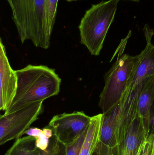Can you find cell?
I'll list each match as a JSON object with an SVG mask.
<instances>
[{
    "instance_id": "1",
    "label": "cell",
    "mask_w": 154,
    "mask_h": 155,
    "mask_svg": "<svg viewBox=\"0 0 154 155\" xmlns=\"http://www.w3.org/2000/svg\"><path fill=\"white\" fill-rule=\"evenodd\" d=\"M16 93L4 114H11L38 102L58 95L61 80L54 69L45 65L29 64L15 71Z\"/></svg>"
},
{
    "instance_id": "2",
    "label": "cell",
    "mask_w": 154,
    "mask_h": 155,
    "mask_svg": "<svg viewBox=\"0 0 154 155\" xmlns=\"http://www.w3.org/2000/svg\"><path fill=\"white\" fill-rule=\"evenodd\" d=\"M22 43L27 40L34 46L48 49L51 36L45 12V0H6Z\"/></svg>"
},
{
    "instance_id": "3",
    "label": "cell",
    "mask_w": 154,
    "mask_h": 155,
    "mask_svg": "<svg viewBox=\"0 0 154 155\" xmlns=\"http://www.w3.org/2000/svg\"><path fill=\"white\" fill-rule=\"evenodd\" d=\"M119 0L102 1L87 10L79 25L80 43L90 53L98 56L113 22Z\"/></svg>"
},
{
    "instance_id": "4",
    "label": "cell",
    "mask_w": 154,
    "mask_h": 155,
    "mask_svg": "<svg viewBox=\"0 0 154 155\" xmlns=\"http://www.w3.org/2000/svg\"><path fill=\"white\" fill-rule=\"evenodd\" d=\"M142 85L141 82L136 87L125 103H120L121 109L117 146L118 155H136L143 139L146 137L137 108Z\"/></svg>"
},
{
    "instance_id": "5",
    "label": "cell",
    "mask_w": 154,
    "mask_h": 155,
    "mask_svg": "<svg viewBox=\"0 0 154 155\" xmlns=\"http://www.w3.org/2000/svg\"><path fill=\"white\" fill-rule=\"evenodd\" d=\"M136 56L120 54L105 76V84L99 96V106L103 113L121 100L126 89L134 66Z\"/></svg>"
},
{
    "instance_id": "6",
    "label": "cell",
    "mask_w": 154,
    "mask_h": 155,
    "mask_svg": "<svg viewBox=\"0 0 154 155\" xmlns=\"http://www.w3.org/2000/svg\"><path fill=\"white\" fill-rule=\"evenodd\" d=\"M43 102L31 104L11 114L1 115L0 145L19 139L43 113Z\"/></svg>"
},
{
    "instance_id": "7",
    "label": "cell",
    "mask_w": 154,
    "mask_h": 155,
    "mask_svg": "<svg viewBox=\"0 0 154 155\" xmlns=\"http://www.w3.org/2000/svg\"><path fill=\"white\" fill-rule=\"evenodd\" d=\"M91 117L82 111L63 113L54 116L48 127L59 142L69 146L87 130Z\"/></svg>"
},
{
    "instance_id": "8",
    "label": "cell",
    "mask_w": 154,
    "mask_h": 155,
    "mask_svg": "<svg viewBox=\"0 0 154 155\" xmlns=\"http://www.w3.org/2000/svg\"><path fill=\"white\" fill-rule=\"evenodd\" d=\"M146 39V46L142 52L136 55L135 62L126 89L122 97L127 98L143 80L154 75V45L151 42L153 31L148 25L143 29Z\"/></svg>"
},
{
    "instance_id": "9",
    "label": "cell",
    "mask_w": 154,
    "mask_h": 155,
    "mask_svg": "<svg viewBox=\"0 0 154 155\" xmlns=\"http://www.w3.org/2000/svg\"><path fill=\"white\" fill-rule=\"evenodd\" d=\"M121 105L120 101L108 111L103 113L100 139L97 151L100 155H108L118 145Z\"/></svg>"
},
{
    "instance_id": "10",
    "label": "cell",
    "mask_w": 154,
    "mask_h": 155,
    "mask_svg": "<svg viewBox=\"0 0 154 155\" xmlns=\"http://www.w3.org/2000/svg\"><path fill=\"white\" fill-rule=\"evenodd\" d=\"M17 87V77L9 63L5 47L0 41V110L5 112L12 101Z\"/></svg>"
},
{
    "instance_id": "11",
    "label": "cell",
    "mask_w": 154,
    "mask_h": 155,
    "mask_svg": "<svg viewBox=\"0 0 154 155\" xmlns=\"http://www.w3.org/2000/svg\"><path fill=\"white\" fill-rule=\"evenodd\" d=\"M154 100V75L142 83L138 99V113L142 119L146 137L148 135L151 111Z\"/></svg>"
},
{
    "instance_id": "12",
    "label": "cell",
    "mask_w": 154,
    "mask_h": 155,
    "mask_svg": "<svg viewBox=\"0 0 154 155\" xmlns=\"http://www.w3.org/2000/svg\"><path fill=\"white\" fill-rule=\"evenodd\" d=\"M103 114L91 117L86 138L79 155H92L96 151L100 139Z\"/></svg>"
},
{
    "instance_id": "13",
    "label": "cell",
    "mask_w": 154,
    "mask_h": 155,
    "mask_svg": "<svg viewBox=\"0 0 154 155\" xmlns=\"http://www.w3.org/2000/svg\"><path fill=\"white\" fill-rule=\"evenodd\" d=\"M35 137H32L24 151V155H66L67 147L53 135L47 149L42 150L35 146Z\"/></svg>"
},
{
    "instance_id": "14",
    "label": "cell",
    "mask_w": 154,
    "mask_h": 155,
    "mask_svg": "<svg viewBox=\"0 0 154 155\" xmlns=\"http://www.w3.org/2000/svg\"><path fill=\"white\" fill-rule=\"evenodd\" d=\"M58 0H45V12L46 21L50 32L52 34L55 23Z\"/></svg>"
},
{
    "instance_id": "15",
    "label": "cell",
    "mask_w": 154,
    "mask_h": 155,
    "mask_svg": "<svg viewBox=\"0 0 154 155\" xmlns=\"http://www.w3.org/2000/svg\"><path fill=\"white\" fill-rule=\"evenodd\" d=\"M32 136H27L17 139L5 155H24V151Z\"/></svg>"
},
{
    "instance_id": "16",
    "label": "cell",
    "mask_w": 154,
    "mask_h": 155,
    "mask_svg": "<svg viewBox=\"0 0 154 155\" xmlns=\"http://www.w3.org/2000/svg\"><path fill=\"white\" fill-rule=\"evenodd\" d=\"M136 155H154V131L143 139Z\"/></svg>"
},
{
    "instance_id": "17",
    "label": "cell",
    "mask_w": 154,
    "mask_h": 155,
    "mask_svg": "<svg viewBox=\"0 0 154 155\" xmlns=\"http://www.w3.org/2000/svg\"><path fill=\"white\" fill-rule=\"evenodd\" d=\"M87 130L85 131L76 140V142L69 146L67 147L66 155H79L81 147L86 138Z\"/></svg>"
},
{
    "instance_id": "18",
    "label": "cell",
    "mask_w": 154,
    "mask_h": 155,
    "mask_svg": "<svg viewBox=\"0 0 154 155\" xmlns=\"http://www.w3.org/2000/svg\"><path fill=\"white\" fill-rule=\"evenodd\" d=\"M154 131V114L151 115L149 120L148 134Z\"/></svg>"
},
{
    "instance_id": "19",
    "label": "cell",
    "mask_w": 154,
    "mask_h": 155,
    "mask_svg": "<svg viewBox=\"0 0 154 155\" xmlns=\"http://www.w3.org/2000/svg\"><path fill=\"white\" fill-rule=\"evenodd\" d=\"M108 155H118V151L117 147H116L112 148V149L110 150V152L108 153Z\"/></svg>"
},
{
    "instance_id": "20",
    "label": "cell",
    "mask_w": 154,
    "mask_h": 155,
    "mask_svg": "<svg viewBox=\"0 0 154 155\" xmlns=\"http://www.w3.org/2000/svg\"><path fill=\"white\" fill-rule=\"evenodd\" d=\"M154 114V100L152 106V108H151V115Z\"/></svg>"
},
{
    "instance_id": "21",
    "label": "cell",
    "mask_w": 154,
    "mask_h": 155,
    "mask_svg": "<svg viewBox=\"0 0 154 155\" xmlns=\"http://www.w3.org/2000/svg\"><path fill=\"white\" fill-rule=\"evenodd\" d=\"M92 155H99V153L98 152V151H97L96 149V151H95V152H94V153H93V154Z\"/></svg>"
},
{
    "instance_id": "22",
    "label": "cell",
    "mask_w": 154,
    "mask_h": 155,
    "mask_svg": "<svg viewBox=\"0 0 154 155\" xmlns=\"http://www.w3.org/2000/svg\"><path fill=\"white\" fill-rule=\"evenodd\" d=\"M120 1V0H119ZM125 1H134V2H138L140 0H125Z\"/></svg>"
},
{
    "instance_id": "23",
    "label": "cell",
    "mask_w": 154,
    "mask_h": 155,
    "mask_svg": "<svg viewBox=\"0 0 154 155\" xmlns=\"http://www.w3.org/2000/svg\"><path fill=\"white\" fill-rule=\"evenodd\" d=\"M66 1H68V2H72V1H78V0H66Z\"/></svg>"
}]
</instances>
